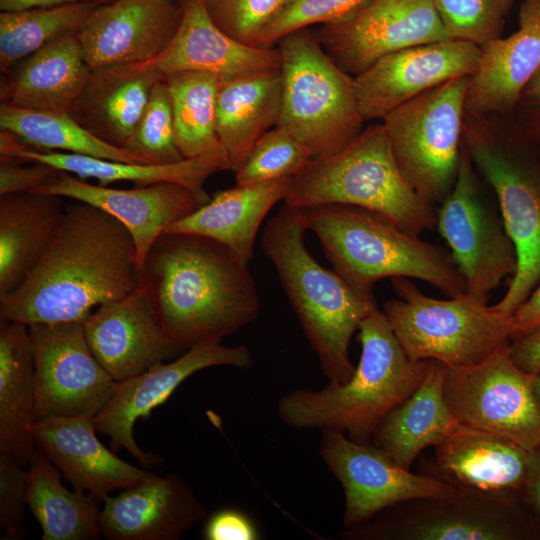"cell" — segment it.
Here are the masks:
<instances>
[{
  "label": "cell",
  "instance_id": "obj_1",
  "mask_svg": "<svg viewBox=\"0 0 540 540\" xmlns=\"http://www.w3.org/2000/svg\"><path fill=\"white\" fill-rule=\"evenodd\" d=\"M134 241L116 218L85 202L65 204L45 253L14 291L0 296V319L26 326L84 322L139 286Z\"/></svg>",
  "mask_w": 540,
  "mask_h": 540
},
{
  "label": "cell",
  "instance_id": "obj_2",
  "mask_svg": "<svg viewBox=\"0 0 540 540\" xmlns=\"http://www.w3.org/2000/svg\"><path fill=\"white\" fill-rule=\"evenodd\" d=\"M138 289L169 338L184 350L221 343L261 310L248 263L198 234L160 235L140 267Z\"/></svg>",
  "mask_w": 540,
  "mask_h": 540
},
{
  "label": "cell",
  "instance_id": "obj_3",
  "mask_svg": "<svg viewBox=\"0 0 540 540\" xmlns=\"http://www.w3.org/2000/svg\"><path fill=\"white\" fill-rule=\"evenodd\" d=\"M358 332L361 356L351 378L320 390L284 394L277 414L285 425L338 431L359 444H372L382 418L421 385L432 360L409 359L379 307L365 317Z\"/></svg>",
  "mask_w": 540,
  "mask_h": 540
},
{
  "label": "cell",
  "instance_id": "obj_4",
  "mask_svg": "<svg viewBox=\"0 0 540 540\" xmlns=\"http://www.w3.org/2000/svg\"><path fill=\"white\" fill-rule=\"evenodd\" d=\"M297 209L334 271L360 296L375 299L379 280L398 277L424 281L450 298L467 295L450 251L388 217L345 204Z\"/></svg>",
  "mask_w": 540,
  "mask_h": 540
},
{
  "label": "cell",
  "instance_id": "obj_5",
  "mask_svg": "<svg viewBox=\"0 0 540 540\" xmlns=\"http://www.w3.org/2000/svg\"><path fill=\"white\" fill-rule=\"evenodd\" d=\"M306 231L299 210L284 204L267 222L260 242L328 383L342 384L355 371L351 338L378 305L314 259Z\"/></svg>",
  "mask_w": 540,
  "mask_h": 540
},
{
  "label": "cell",
  "instance_id": "obj_6",
  "mask_svg": "<svg viewBox=\"0 0 540 540\" xmlns=\"http://www.w3.org/2000/svg\"><path fill=\"white\" fill-rule=\"evenodd\" d=\"M462 144L490 186L517 251V270L492 307L510 317L540 281V143L510 116L465 113Z\"/></svg>",
  "mask_w": 540,
  "mask_h": 540
},
{
  "label": "cell",
  "instance_id": "obj_7",
  "mask_svg": "<svg viewBox=\"0 0 540 540\" xmlns=\"http://www.w3.org/2000/svg\"><path fill=\"white\" fill-rule=\"evenodd\" d=\"M284 204H345L377 212L420 234L437 224V208L400 170L382 124L370 125L340 150L310 160L291 178Z\"/></svg>",
  "mask_w": 540,
  "mask_h": 540
},
{
  "label": "cell",
  "instance_id": "obj_8",
  "mask_svg": "<svg viewBox=\"0 0 540 540\" xmlns=\"http://www.w3.org/2000/svg\"><path fill=\"white\" fill-rule=\"evenodd\" d=\"M277 44L283 92L276 127L292 134L312 158L340 150L364 129L354 77L307 28L288 33Z\"/></svg>",
  "mask_w": 540,
  "mask_h": 540
},
{
  "label": "cell",
  "instance_id": "obj_9",
  "mask_svg": "<svg viewBox=\"0 0 540 540\" xmlns=\"http://www.w3.org/2000/svg\"><path fill=\"white\" fill-rule=\"evenodd\" d=\"M396 298L383 313L411 360H436L447 367L476 365L514 336L509 317L467 295L436 299L422 293L409 278H392Z\"/></svg>",
  "mask_w": 540,
  "mask_h": 540
},
{
  "label": "cell",
  "instance_id": "obj_10",
  "mask_svg": "<svg viewBox=\"0 0 540 540\" xmlns=\"http://www.w3.org/2000/svg\"><path fill=\"white\" fill-rule=\"evenodd\" d=\"M469 76L448 80L398 106L382 120L403 175L438 207L456 181Z\"/></svg>",
  "mask_w": 540,
  "mask_h": 540
},
{
  "label": "cell",
  "instance_id": "obj_11",
  "mask_svg": "<svg viewBox=\"0 0 540 540\" xmlns=\"http://www.w3.org/2000/svg\"><path fill=\"white\" fill-rule=\"evenodd\" d=\"M522 501L464 489L451 498L412 499L347 528L345 540H520L540 536Z\"/></svg>",
  "mask_w": 540,
  "mask_h": 540
},
{
  "label": "cell",
  "instance_id": "obj_12",
  "mask_svg": "<svg viewBox=\"0 0 540 540\" xmlns=\"http://www.w3.org/2000/svg\"><path fill=\"white\" fill-rule=\"evenodd\" d=\"M462 144L456 181L437 208V228L462 274L467 296L487 304L492 292L517 270V251L497 199L484 191Z\"/></svg>",
  "mask_w": 540,
  "mask_h": 540
},
{
  "label": "cell",
  "instance_id": "obj_13",
  "mask_svg": "<svg viewBox=\"0 0 540 540\" xmlns=\"http://www.w3.org/2000/svg\"><path fill=\"white\" fill-rule=\"evenodd\" d=\"M508 345L476 365L446 366L444 398L459 424L496 434L531 452L540 446L536 375L513 363Z\"/></svg>",
  "mask_w": 540,
  "mask_h": 540
},
{
  "label": "cell",
  "instance_id": "obj_14",
  "mask_svg": "<svg viewBox=\"0 0 540 540\" xmlns=\"http://www.w3.org/2000/svg\"><path fill=\"white\" fill-rule=\"evenodd\" d=\"M28 328L35 367L36 420L94 419L112 398L117 382L92 354L83 322Z\"/></svg>",
  "mask_w": 540,
  "mask_h": 540
},
{
  "label": "cell",
  "instance_id": "obj_15",
  "mask_svg": "<svg viewBox=\"0 0 540 540\" xmlns=\"http://www.w3.org/2000/svg\"><path fill=\"white\" fill-rule=\"evenodd\" d=\"M319 454L343 487L345 529L358 526L404 501L451 498L464 491L435 475L411 473L373 444H359L342 432L322 431Z\"/></svg>",
  "mask_w": 540,
  "mask_h": 540
},
{
  "label": "cell",
  "instance_id": "obj_16",
  "mask_svg": "<svg viewBox=\"0 0 540 540\" xmlns=\"http://www.w3.org/2000/svg\"><path fill=\"white\" fill-rule=\"evenodd\" d=\"M333 61L358 75L393 52L451 39L434 0H368L316 35Z\"/></svg>",
  "mask_w": 540,
  "mask_h": 540
},
{
  "label": "cell",
  "instance_id": "obj_17",
  "mask_svg": "<svg viewBox=\"0 0 540 540\" xmlns=\"http://www.w3.org/2000/svg\"><path fill=\"white\" fill-rule=\"evenodd\" d=\"M254 363L245 345L198 344L173 360L159 363L147 371L117 382L112 398L94 418L97 431L111 440L114 449H126L141 464L160 465L161 457L143 451L133 437L138 419L147 418L175 389L194 373L215 366L250 369Z\"/></svg>",
  "mask_w": 540,
  "mask_h": 540
},
{
  "label": "cell",
  "instance_id": "obj_18",
  "mask_svg": "<svg viewBox=\"0 0 540 540\" xmlns=\"http://www.w3.org/2000/svg\"><path fill=\"white\" fill-rule=\"evenodd\" d=\"M480 46L449 39L388 54L354 76L362 119H383L412 98L453 78L471 76Z\"/></svg>",
  "mask_w": 540,
  "mask_h": 540
},
{
  "label": "cell",
  "instance_id": "obj_19",
  "mask_svg": "<svg viewBox=\"0 0 540 540\" xmlns=\"http://www.w3.org/2000/svg\"><path fill=\"white\" fill-rule=\"evenodd\" d=\"M182 5L171 0H115L98 5L77 36L91 70L115 64H141L172 41Z\"/></svg>",
  "mask_w": 540,
  "mask_h": 540
},
{
  "label": "cell",
  "instance_id": "obj_20",
  "mask_svg": "<svg viewBox=\"0 0 540 540\" xmlns=\"http://www.w3.org/2000/svg\"><path fill=\"white\" fill-rule=\"evenodd\" d=\"M83 327L92 354L116 382L185 351L166 334L138 288L96 307Z\"/></svg>",
  "mask_w": 540,
  "mask_h": 540
},
{
  "label": "cell",
  "instance_id": "obj_21",
  "mask_svg": "<svg viewBox=\"0 0 540 540\" xmlns=\"http://www.w3.org/2000/svg\"><path fill=\"white\" fill-rule=\"evenodd\" d=\"M36 192L85 202L116 218L134 241L139 268L158 237L200 207L197 197L179 184L117 189L90 184L65 171Z\"/></svg>",
  "mask_w": 540,
  "mask_h": 540
},
{
  "label": "cell",
  "instance_id": "obj_22",
  "mask_svg": "<svg viewBox=\"0 0 540 540\" xmlns=\"http://www.w3.org/2000/svg\"><path fill=\"white\" fill-rule=\"evenodd\" d=\"M182 18L170 44L155 58L137 64L162 77L178 72H206L220 81L260 70L280 69L278 48L246 44L222 31L203 0H184Z\"/></svg>",
  "mask_w": 540,
  "mask_h": 540
},
{
  "label": "cell",
  "instance_id": "obj_23",
  "mask_svg": "<svg viewBox=\"0 0 540 540\" xmlns=\"http://www.w3.org/2000/svg\"><path fill=\"white\" fill-rule=\"evenodd\" d=\"M102 502L101 535L110 540H178L207 516L178 474L156 475Z\"/></svg>",
  "mask_w": 540,
  "mask_h": 540
},
{
  "label": "cell",
  "instance_id": "obj_24",
  "mask_svg": "<svg viewBox=\"0 0 540 540\" xmlns=\"http://www.w3.org/2000/svg\"><path fill=\"white\" fill-rule=\"evenodd\" d=\"M94 419L88 417L45 418L35 421L36 448L60 471L75 490L102 501L157 474L131 465L104 446L96 435Z\"/></svg>",
  "mask_w": 540,
  "mask_h": 540
},
{
  "label": "cell",
  "instance_id": "obj_25",
  "mask_svg": "<svg viewBox=\"0 0 540 540\" xmlns=\"http://www.w3.org/2000/svg\"><path fill=\"white\" fill-rule=\"evenodd\" d=\"M518 19L515 33L480 46L477 68L469 76L465 113L514 114L523 88L540 67V0H523Z\"/></svg>",
  "mask_w": 540,
  "mask_h": 540
},
{
  "label": "cell",
  "instance_id": "obj_26",
  "mask_svg": "<svg viewBox=\"0 0 540 540\" xmlns=\"http://www.w3.org/2000/svg\"><path fill=\"white\" fill-rule=\"evenodd\" d=\"M435 447V475L462 489L520 501L529 452L493 433L457 421Z\"/></svg>",
  "mask_w": 540,
  "mask_h": 540
},
{
  "label": "cell",
  "instance_id": "obj_27",
  "mask_svg": "<svg viewBox=\"0 0 540 540\" xmlns=\"http://www.w3.org/2000/svg\"><path fill=\"white\" fill-rule=\"evenodd\" d=\"M0 154L43 162L80 178L97 179L103 186L117 181H131L140 186L166 182L179 184L197 197L200 206L211 199L204 188L206 180L218 171L230 170L228 160L221 156L186 158L170 164H143L40 150L4 130L0 131Z\"/></svg>",
  "mask_w": 540,
  "mask_h": 540
},
{
  "label": "cell",
  "instance_id": "obj_28",
  "mask_svg": "<svg viewBox=\"0 0 540 540\" xmlns=\"http://www.w3.org/2000/svg\"><path fill=\"white\" fill-rule=\"evenodd\" d=\"M161 78L137 64L94 69L68 114L99 139L125 149Z\"/></svg>",
  "mask_w": 540,
  "mask_h": 540
},
{
  "label": "cell",
  "instance_id": "obj_29",
  "mask_svg": "<svg viewBox=\"0 0 540 540\" xmlns=\"http://www.w3.org/2000/svg\"><path fill=\"white\" fill-rule=\"evenodd\" d=\"M92 70L77 36H62L18 64L1 84V102L39 111L68 113Z\"/></svg>",
  "mask_w": 540,
  "mask_h": 540
},
{
  "label": "cell",
  "instance_id": "obj_30",
  "mask_svg": "<svg viewBox=\"0 0 540 540\" xmlns=\"http://www.w3.org/2000/svg\"><path fill=\"white\" fill-rule=\"evenodd\" d=\"M282 92L280 69L254 71L220 81L216 132L231 171L241 165L258 139L277 125Z\"/></svg>",
  "mask_w": 540,
  "mask_h": 540
},
{
  "label": "cell",
  "instance_id": "obj_31",
  "mask_svg": "<svg viewBox=\"0 0 540 540\" xmlns=\"http://www.w3.org/2000/svg\"><path fill=\"white\" fill-rule=\"evenodd\" d=\"M291 178H282L216 192L204 205L165 232L191 233L214 239L244 262L253 257L259 228L273 206L287 195Z\"/></svg>",
  "mask_w": 540,
  "mask_h": 540
},
{
  "label": "cell",
  "instance_id": "obj_32",
  "mask_svg": "<svg viewBox=\"0 0 540 540\" xmlns=\"http://www.w3.org/2000/svg\"><path fill=\"white\" fill-rule=\"evenodd\" d=\"M63 197L39 192L0 195V296L35 268L64 216Z\"/></svg>",
  "mask_w": 540,
  "mask_h": 540
},
{
  "label": "cell",
  "instance_id": "obj_33",
  "mask_svg": "<svg viewBox=\"0 0 540 540\" xmlns=\"http://www.w3.org/2000/svg\"><path fill=\"white\" fill-rule=\"evenodd\" d=\"M35 421V367L29 328L0 319V452L24 467L37 450Z\"/></svg>",
  "mask_w": 540,
  "mask_h": 540
},
{
  "label": "cell",
  "instance_id": "obj_34",
  "mask_svg": "<svg viewBox=\"0 0 540 540\" xmlns=\"http://www.w3.org/2000/svg\"><path fill=\"white\" fill-rule=\"evenodd\" d=\"M445 372V364L432 360L421 385L391 409L372 434V444L406 470L456 423L444 398Z\"/></svg>",
  "mask_w": 540,
  "mask_h": 540
},
{
  "label": "cell",
  "instance_id": "obj_35",
  "mask_svg": "<svg viewBox=\"0 0 540 540\" xmlns=\"http://www.w3.org/2000/svg\"><path fill=\"white\" fill-rule=\"evenodd\" d=\"M60 471L38 449L27 469L28 507L44 540H94L101 535V509L96 496L68 490Z\"/></svg>",
  "mask_w": 540,
  "mask_h": 540
},
{
  "label": "cell",
  "instance_id": "obj_36",
  "mask_svg": "<svg viewBox=\"0 0 540 540\" xmlns=\"http://www.w3.org/2000/svg\"><path fill=\"white\" fill-rule=\"evenodd\" d=\"M171 97L175 138L183 157H226L216 132L220 79L206 72H178L163 77Z\"/></svg>",
  "mask_w": 540,
  "mask_h": 540
},
{
  "label": "cell",
  "instance_id": "obj_37",
  "mask_svg": "<svg viewBox=\"0 0 540 540\" xmlns=\"http://www.w3.org/2000/svg\"><path fill=\"white\" fill-rule=\"evenodd\" d=\"M0 128L40 150L143 163L126 149L99 139L65 112L24 109L1 102Z\"/></svg>",
  "mask_w": 540,
  "mask_h": 540
},
{
  "label": "cell",
  "instance_id": "obj_38",
  "mask_svg": "<svg viewBox=\"0 0 540 540\" xmlns=\"http://www.w3.org/2000/svg\"><path fill=\"white\" fill-rule=\"evenodd\" d=\"M98 5L76 3L55 7L1 11L0 70L8 73L50 42L79 31Z\"/></svg>",
  "mask_w": 540,
  "mask_h": 540
},
{
  "label": "cell",
  "instance_id": "obj_39",
  "mask_svg": "<svg viewBox=\"0 0 540 540\" xmlns=\"http://www.w3.org/2000/svg\"><path fill=\"white\" fill-rule=\"evenodd\" d=\"M312 159L308 150L289 132L275 127L262 135L234 171L237 185H251L292 178Z\"/></svg>",
  "mask_w": 540,
  "mask_h": 540
},
{
  "label": "cell",
  "instance_id": "obj_40",
  "mask_svg": "<svg viewBox=\"0 0 540 540\" xmlns=\"http://www.w3.org/2000/svg\"><path fill=\"white\" fill-rule=\"evenodd\" d=\"M125 149L145 164H170L185 159L176 143L171 97L163 78L153 86Z\"/></svg>",
  "mask_w": 540,
  "mask_h": 540
},
{
  "label": "cell",
  "instance_id": "obj_41",
  "mask_svg": "<svg viewBox=\"0 0 540 540\" xmlns=\"http://www.w3.org/2000/svg\"><path fill=\"white\" fill-rule=\"evenodd\" d=\"M451 39L478 46L500 37L514 0H434Z\"/></svg>",
  "mask_w": 540,
  "mask_h": 540
},
{
  "label": "cell",
  "instance_id": "obj_42",
  "mask_svg": "<svg viewBox=\"0 0 540 540\" xmlns=\"http://www.w3.org/2000/svg\"><path fill=\"white\" fill-rule=\"evenodd\" d=\"M368 0H289L276 18L261 32L254 45L274 47L293 31L310 25L337 23L361 8Z\"/></svg>",
  "mask_w": 540,
  "mask_h": 540
},
{
  "label": "cell",
  "instance_id": "obj_43",
  "mask_svg": "<svg viewBox=\"0 0 540 540\" xmlns=\"http://www.w3.org/2000/svg\"><path fill=\"white\" fill-rule=\"evenodd\" d=\"M212 21L226 34L254 45L289 0H203Z\"/></svg>",
  "mask_w": 540,
  "mask_h": 540
},
{
  "label": "cell",
  "instance_id": "obj_44",
  "mask_svg": "<svg viewBox=\"0 0 540 540\" xmlns=\"http://www.w3.org/2000/svg\"><path fill=\"white\" fill-rule=\"evenodd\" d=\"M27 507V470L13 457L0 452V538L2 540H21L25 537Z\"/></svg>",
  "mask_w": 540,
  "mask_h": 540
},
{
  "label": "cell",
  "instance_id": "obj_45",
  "mask_svg": "<svg viewBox=\"0 0 540 540\" xmlns=\"http://www.w3.org/2000/svg\"><path fill=\"white\" fill-rule=\"evenodd\" d=\"M62 170L39 161L0 154V195L36 192L52 183Z\"/></svg>",
  "mask_w": 540,
  "mask_h": 540
},
{
  "label": "cell",
  "instance_id": "obj_46",
  "mask_svg": "<svg viewBox=\"0 0 540 540\" xmlns=\"http://www.w3.org/2000/svg\"><path fill=\"white\" fill-rule=\"evenodd\" d=\"M203 538L206 540H257L260 532L244 512L224 508L216 511L205 521Z\"/></svg>",
  "mask_w": 540,
  "mask_h": 540
},
{
  "label": "cell",
  "instance_id": "obj_47",
  "mask_svg": "<svg viewBox=\"0 0 540 540\" xmlns=\"http://www.w3.org/2000/svg\"><path fill=\"white\" fill-rule=\"evenodd\" d=\"M508 352L519 369L528 374H540V326L513 337Z\"/></svg>",
  "mask_w": 540,
  "mask_h": 540
},
{
  "label": "cell",
  "instance_id": "obj_48",
  "mask_svg": "<svg viewBox=\"0 0 540 540\" xmlns=\"http://www.w3.org/2000/svg\"><path fill=\"white\" fill-rule=\"evenodd\" d=\"M521 500L540 524V446L529 452Z\"/></svg>",
  "mask_w": 540,
  "mask_h": 540
},
{
  "label": "cell",
  "instance_id": "obj_49",
  "mask_svg": "<svg viewBox=\"0 0 540 540\" xmlns=\"http://www.w3.org/2000/svg\"><path fill=\"white\" fill-rule=\"evenodd\" d=\"M514 336L540 326V281L525 302L509 317Z\"/></svg>",
  "mask_w": 540,
  "mask_h": 540
},
{
  "label": "cell",
  "instance_id": "obj_50",
  "mask_svg": "<svg viewBox=\"0 0 540 540\" xmlns=\"http://www.w3.org/2000/svg\"><path fill=\"white\" fill-rule=\"evenodd\" d=\"M115 0H0L1 11H13L36 7H55L76 3L107 4Z\"/></svg>",
  "mask_w": 540,
  "mask_h": 540
},
{
  "label": "cell",
  "instance_id": "obj_51",
  "mask_svg": "<svg viewBox=\"0 0 540 540\" xmlns=\"http://www.w3.org/2000/svg\"><path fill=\"white\" fill-rule=\"evenodd\" d=\"M515 111L540 113V67L523 88Z\"/></svg>",
  "mask_w": 540,
  "mask_h": 540
},
{
  "label": "cell",
  "instance_id": "obj_52",
  "mask_svg": "<svg viewBox=\"0 0 540 540\" xmlns=\"http://www.w3.org/2000/svg\"><path fill=\"white\" fill-rule=\"evenodd\" d=\"M513 116L518 124L540 143V113L515 111Z\"/></svg>",
  "mask_w": 540,
  "mask_h": 540
},
{
  "label": "cell",
  "instance_id": "obj_53",
  "mask_svg": "<svg viewBox=\"0 0 540 540\" xmlns=\"http://www.w3.org/2000/svg\"><path fill=\"white\" fill-rule=\"evenodd\" d=\"M534 392L540 404V374L536 375L534 379Z\"/></svg>",
  "mask_w": 540,
  "mask_h": 540
},
{
  "label": "cell",
  "instance_id": "obj_54",
  "mask_svg": "<svg viewBox=\"0 0 540 540\" xmlns=\"http://www.w3.org/2000/svg\"><path fill=\"white\" fill-rule=\"evenodd\" d=\"M171 1H175V2L181 3V2L184 1V0H171Z\"/></svg>",
  "mask_w": 540,
  "mask_h": 540
}]
</instances>
